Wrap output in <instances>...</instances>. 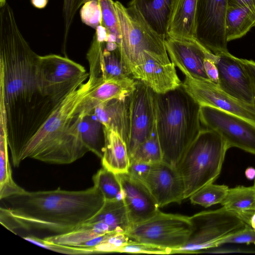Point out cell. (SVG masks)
Listing matches in <instances>:
<instances>
[{
	"label": "cell",
	"instance_id": "f1b7e54d",
	"mask_svg": "<svg viewBox=\"0 0 255 255\" xmlns=\"http://www.w3.org/2000/svg\"><path fill=\"white\" fill-rule=\"evenodd\" d=\"M101 11L100 26L106 30L109 41L120 43V33L115 1L99 0Z\"/></svg>",
	"mask_w": 255,
	"mask_h": 255
},
{
	"label": "cell",
	"instance_id": "d4e9b609",
	"mask_svg": "<svg viewBox=\"0 0 255 255\" xmlns=\"http://www.w3.org/2000/svg\"><path fill=\"white\" fill-rule=\"evenodd\" d=\"M255 27V14L236 6L228 5L225 20V31L228 42L241 38Z\"/></svg>",
	"mask_w": 255,
	"mask_h": 255
},
{
	"label": "cell",
	"instance_id": "5bb4252c",
	"mask_svg": "<svg viewBox=\"0 0 255 255\" xmlns=\"http://www.w3.org/2000/svg\"><path fill=\"white\" fill-rule=\"evenodd\" d=\"M165 44L170 60L190 78L210 81L204 68L206 58H215L212 53L195 38L166 36Z\"/></svg>",
	"mask_w": 255,
	"mask_h": 255
},
{
	"label": "cell",
	"instance_id": "9c48e42d",
	"mask_svg": "<svg viewBox=\"0 0 255 255\" xmlns=\"http://www.w3.org/2000/svg\"><path fill=\"white\" fill-rule=\"evenodd\" d=\"M192 229L189 217L158 211L148 219L129 227L126 234L130 239L171 251L182 247Z\"/></svg>",
	"mask_w": 255,
	"mask_h": 255
},
{
	"label": "cell",
	"instance_id": "f35d334b",
	"mask_svg": "<svg viewBox=\"0 0 255 255\" xmlns=\"http://www.w3.org/2000/svg\"><path fill=\"white\" fill-rule=\"evenodd\" d=\"M215 59L216 57L215 58H206L204 60V68L209 80L218 85L219 73L215 62Z\"/></svg>",
	"mask_w": 255,
	"mask_h": 255
},
{
	"label": "cell",
	"instance_id": "7402d4cb",
	"mask_svg": "<svg viewBox=\"0 0 255 255\" xmlns=\"http://www.w3.org/2000/svg\"><path fill=\"white\" fill-rule=\"evenodd\" d=\"M173 0H132L134 7L159 35L166 38L167 28Z\"/></svg>",
	"mask_w": 255,
	"mask_h": 255
},
{
	"label": "cell",
	"instance_id": "ffe728a7",
	"mask_svg": "<svg viewBox=\"0 0 255 255\" xmlns=\"http://www.w3.org/2000/svg\"><path fill=\"white\" fill-rule=\"evenodd\" d=\"M197 0H173L167 36L195 38Z\"/></svg>",
	"mask_w": 255,
	"mask_h": 255
},
{
	"label": "cell",
	"instance_id": "4fadbf2b",
	"mask_svg": "<svg viewBox=\"0 0 255 255\" xmlns=\"http://www.w3.org/2000/svg\"><path fill=\"white\" fill-rule=\"evenodd\" d=\"M181 86L201 106L215 108L255 124L254 106L231 96L211 81L185 77Z\"/></svg>",
	"mask_w": 255,
	"mask_h": 255
},
{
	"label": "cell",
	"instance_id": "7c38bea8",
	"mask_svg": "<svg viewBox=\"0 0 255 255\" xmlns=\"http://www.w3.org/2000/svg\"><path fill=\"white\" fill-rule=\"evenodd\" d=\"M228 0H197L196 38L215 55L228 52L225 20Z\"/></svg>",
	"mask_w": 255,
	"mask_h": 255
},
{
	"label": "cell",
	"instance_id": "52a82bcc",
	"mask_svg": "<svg viewBox=\"0 0 255 255\" xmlns=\"http://www.w3.org/2000/svg\"><path fill=\"white\" fill-rule=\"evenodd\" d=\"M89 75L82 65L60 55H39L36 61L39 91L55 106L84 83Z\"/></svg>",
	"mask_w": 255,
	"mask_h": 255
},
{
	"label": "cell",
	"instance_id": "6da1fadb",
	"mask_svg": "<svg viewBox=\"0 0 255 255\" xmlns=\"http://www.w3.org/2000/svg\"><path fill=\"white\" fill-rule=\"evenodd\" d=\"M0 8V119L12 160L17 163L28 142L57 107L39 91V55L21 34L12 9L7 3Z\"/></svg>",
	"mask_w": 255,
	"mask_h": 255
},
{
	"label": "cell",
	"instance_id": "60d3db41",
	"mask_svg": "<svg viewBox=\"0 0 255 255\" xmlns=\"http://www.w3.org/2000/svg\"><path fill=\"white\" fill-rule=\"evenodd\" d=\"M228 5L240 7L255 14V0H228Z\"/></svg>",
	"mask_w": 255,
	"mask_h": 255
},
{
	"label": "cell",
	"instance_id": "ab89813d",
	"mask_svg": "<svg viewBox=\"0 0 255 255\" xmlns=\"http://www.w3.org/2000/svg\"><path fill=\"white\" fill-rule=\"evenodd\" d=\"M241 61L245 68L252 83L254 106L255 107V62L252 60L245 59H241Z\"/></svg>",
	"mask_w": 255,
	"mask_h": 255
},
{
	"label": "cell",
	"instance_id": "8d00e7d4",
	"mask_svg": "<svg viewBox=\"0 0 255 255\" xmlns=\"http://www.w3.org/2000/svg\"><path fill=\"white\" fill-rule=\"evenodd\" d=\"M226 244H254L255 245V230L247 225L244 228L222 239L218 246Z\"/></svg>",
	"mask_w": 255,
	"mask_h": 255
},
{
	"label": "cell",
	"instance_id": "cb8c5ba5",
	"mask_svg": "<svg viewBox=\"0 0 255 255\" xmlns=\"http://www.w3.org/2000/svg\"><path fill=\"white\" fill-rule=\"evenodd\" d=\"M76 122L78 134L85 145L101 159L105 147L104 126L93 113L84 117L77 114Z\"/></svg>",
	"mask_w": 255,
	"mask_h": 255
},
{
	"label": "cell",
	"instance_id": "7bdbcfd3",
	"mask_svg": "<svg viewBox=\"0 0 255 255\" xmlns=\"http://www.w3.org/2000/svg\"><path fill=\"white\" fill-rule=\"evenodd\" d=\"M245 175L249 180H253L255 178V169L252 167H249L246 169Z\"/></svg>",
	"mask_w": 255,
	"mask_h": 255
},
{
	"label": "cell",
	"instance_id": "d590c367",
	"mask_svg": "<svg viewBox=\"0 0 255 255\" xmlns=\"http://www.w3.org/2000/svg\"><path fill=\"white\" fill-rule=\"evenodd\" d=\"M81 17L83 22L95 29L100 26L101 11L99 0H90L83 4Z\"/></svg>",
	"mask_w": 255,
	"mask_h": 255
},
{
	"label": "cell",
	"instance_id": "f546056e",
	"mask_svg": "<svg viewBox=\"0 0 255 255\" xmlns=\"http://www.w3.org/2000/svg\"><path fill=\"white\" fill-rule=\"evenodd\" d=\"M225 185L213 183L203 187L189 197L191 203L207 208L213 205L221 204L229 190Z\"/></svg>",
	"mask_w": 255,
	"mask_h": 255
},
{
	"label": "cell",
	"instance_id": "d6a6232c",
	"mask_svg": "<svg viewBox=\"0 0 255 255\" xmlns=\"http://www.w3.org/2000/svg\"><path fill=\"white\" fill-rule=\"evenodd\" d=\"M129 240L126 233L112 232L104 235L100 243L93 249L96 254L119 253Z\"/></svg>",
	"mask_w": 255,
	"mask_h": 255
},
{
	"label": "cell",
	"instance_id": "b9f144b4",
	"mask_svg": "<svg viewBox=\"0 0 255 255\" xmlns=\"http://www.w3.org/2000/svg\"><path fill=\"white\" fill-rule=\"evenodd\" d=\"M48 0H31L32 5L37 8H43L47 5Z\"/></svg>",
	"mask_w": 255,
	"mask_h": 255
},
{
	"label": "cell",
	"instance_id": "8992f818",
	"mask_svg": "<svg viewBox=\"0 0 255 255\" xmlns=\"http://www.w3.org/2000/svg\"><path fill=\"white\" fill-rule=\"evenodd\" d=\"M118 19L120 40L119 49L121 61L126 73L132 77L138 68L144 52L168 57L165 38L147 23L134 7H125L115 1Z\"/></svg>",
	"mask_w": 255,
	"mask_h": 255
},
{
	"label": "cell",
	"instance_id": "f6af8a7d",
	"mask_svg": "<svg viewBox=\"0 0 255 255\" xmlns=\"http://www.w3.org/2000/svg\"><path fill=\"white\" fill-rule=\"evenodd\" d=\"M254 186H255V183H254Z\"/></svg>",
	"mask_w": 255,
	"mask_h": 255
},
{
	"label": "cell",
	"instance_id": "e0dca14e",
	"mask_svg": "<svg viewBox=\"0 0 255 255\" xmlns=\"http://www.w3.org/2000/svg\"><path fill=\"white\" fill-rule=\"evenodd\" d=\"M219 87L231 96L254 106L252 85L241 59L228 51L216 55Z\"/></svg>",
	"mask_w": 255,
	"mask_h": 255
},
{
	"label": "cell",
	"instance_id": "836d02e7",
	"mask_svg": "<svg viewBox=\"0 0 255 255\" xmlns=\"http://www.w3.org/2000/svg\"><path fill=\"white\" fill-rule=\"evenodd\" d=\"M171 252L170 250L167 249L133 241L131 239L126 245L121 248L119 251V253L159 255L171 254Z\"/></svg>",
	"mask_w": 255,
	"mask_h": 255
},
{
	"label": "cell",
	"instance_id": "277c9868",
	"mask_svg": "<svg viewBox=\"0 0 255 255\" xmlns=\"http://www.w3.org/2000/svg\"><path fill=\"white\" fill-rule=\"evenodd\" d=\"M155 133L162 161L176 167L201 130V106L183 88L154 94Z\"/></svg>",
	"mask_w": 255,
	"mask_h": 255
},
{
	"label": "cell",
	"instance_id": "ac0fdd59",
	"mask_svg": "<svg viewBox=\"0 0 255 255\" xmlns=\"http://www.w3.org/2000/svg\"><path fill=\"white\" fill-rule=\"evenodd\" d=\"M117 174L122 186L130 227L148 219L159 211L155 199L143 182L128 172Z\"/></svg>",
	"mask_w": 255,
	"mask_h": 255
},
{
	"label": "cell",
	"instance_id": "d6986e66",
	"mask_svg": "<svg viewBox=\"0 0 255 255\" xmlns=\"http://www.w3.org/2000/svg\"><path fill=\"white\" fill-rule=\"evenodd\" d=\"M92 82L91 90L76 109V113L80 116L92 113L98 106L107 101L127 98L135 89L137 80L127 77L101 79Z\"/></svg>",
	"mask_w": 255,
	"mask_h": 255
},
{
	"label": "cell",
	"instance_id": "4316f807",
	"mask_svg": "<svg viewBox=\"0 0 255 255\" xmlns=\"http://www.w3.org/2000/svg\"><path fill=\"white\" fill-rule=\"evenodd\" d=\"M227 210L239 214L255 210V187L238 186L229 189L221 203Z\"/></svg>",
	"mask_w": 255,
	"mask_h": 255
},
{
	"label": "cell",
	"instance_id": "ee69618b",
	"mask_svg": "<svg viewBox=\"0 0 255 255\" xmlns=\"http://www.w3.org/2000/svg\"><path fill=\"white\" fill-rule=\"evenodd\" d=\"M6 3V0H0V7L4 5Z\"/></svg>",
	"mask_w": 255,
	"mask_h": 255
},
{
	"label": "cell",
	"instance_id": "4dcf8cb0",
	"mask_svg": "<svg viewBox=\"0 0 255 255\" xmlns=\"http://www.w3.org/2000/svg\"><path fill=\"white\" fill-rule=\"evenodd\" d=\"M163 160V154L158 139L155 133L142 142L130 158L132 161H140L150 164Z\"/></svg>",
	"mask_w": 255,
	"mask_h": 255
},
{
	"label": "cell",
	"instance_id": "74e56055",
	"mask_svg": "<svg viewBox=\"0 0 255 255\" xmlns=\"http://www.w3.org/2000/svg\"><path fill=\"white\" fill-rule=\"evenodd\" d=\"M152 164L140 161L130 162L128 173L137 180L144 182Z\"/></svg>",
	"mask_w": 255,
	"mask_h": 255
},
{
	"label": "cell",
	"instance_id": "603a6c76",
	"mask_svg": "<svg viewBox=\"0 0 255 255\" xmlns=\"http://www.w3.org/2000/svg\"><path fill=\"white\" fill-rule=\"evenodd\" d=\"M105 151L101 158L103 167L116 174L128 172L130 159L126 142L115 130L104 127Z\"/></svg>",
	"mask_w": 255,
	"mask_h": 255
},
{
	"label": "cell",
	"instance_id": "ba28073f",
	"mask_svg": "<svg viewBox=\"0 0 255 255\" xmlns=\"http://www.w3.org/2000/svg\"><path fill=\"white\" fill-rule=\"evenodd\" d=\"M192 229L186 243L173 254H198L218 246L223 238L244 228L247 224L236 213L224 207L202 211L189 217Z\"/></svg>",
	"mask_w": 255,
	"mask_h": 255
},
{
	"label": "cell",
	"instance_id": "1f68e13d",
	"mask_svg": "<svg viewBox=\"0 0 255 255\" xmlns=\"http://www.w3.org/2000/svg\"><path fill=\"white\" fill-rule=\"evenodd\" d=\"M25 240L41 248L68 255H90L96 254L93 248L74 247L54 244L33 236L23 237Z\"/></svg>",
	"mask_w": 255,
	"mask_h": 255
},
{
	"label": "cell",
	"instance_id": "83f0119b",
	"mask_svg": "<svg viewBox=\"0 0 255 255\" xmlns=\"http://www.w3.org/2000/svg\"><path fill=\"white\" fill-rule=\"evenodd\" d=\"M92 179L93 186L100 191L105 201L123 199L122 186L117 174L103 167Z\"/></svg>",
	"mask_w": 255,
	"mask_h": 255
},
{
	"label": "cell",
	"instance_id": "8fae6325",
	"mask_svg": "<svg viewBox=\"0 0 255 255\" xmlns=\"http://www.w3.org/2000/svg\"><path fill=\"white\" fill-rule=\"evenodd\" d=\"M201 124L219 133L228 147L239 148L255 154V124L215 108L202 106Z\"/></svg>",
	"mask_w": 255,
	"mask_h": 255
},
{
	"label": "cell",
	"instance_id": "30bf717a",
	"mask_svg": "<svg viewBox=\"0 0 255 255\" xmlns=\"http://www.w3.org/2000/svg\"><path fill=\"white\" fill-rule=\"evenodd\" d=\"M155 93L137 80L128 99V132L127 145L129 159L138 146L155 131Z\"/></svg>",
	"mask_w": 255,
	"mask_h": 255
},
{
	"label": "cell",
	"instance_id": "9a60e30c",
	"mask_svg": "<svg viewBox=\"0 0 255 255\" xmlns=\"http://www.w3.org/2000/svg\"><path fill=\"white\" fill-rule=\"evenodd\" d=\"M175 66L169 57L144 52L132 78L141 81L156 94H163L181 86Z\"/></svg>",
	"mask_w": 255,
	"mask_h": 255
},
{
	"label": "cell",
	"instance_id": "44dd1931",
	"mask_svg": "<svg viewBox=\"0 0 255 255\" xmlns=\"http://www.w3.org/2000/svg\"><path fill=\"white\" fill-rule=\"evenodd\" d=\"M128 99H115L98 106L93 113L104 127L118 132L127 144L128 132Z\"/></svg>",
	"mask_w": 255,
	"mask_h": 255
},
{
	"label": "cell",
	"instance_id": "484cf974",
	"mask_svg": "<svg viewBox=\"0 0 255 255\" xmlns=\"http://www.w3.org/2000/svg\"><path fill=\"white\" fill-rule=\"evenodd\" d=\"M6 129L0 127V199L22 193L24 189L13 180L8 160Z\"/></svg>",
	"mask_w": 255,
	"mask_h": 255
},
{
	"label": "cell",
	"instance_id": "5b68a950",
	"mask_svg": "<svg viewBox=\"0 0 255 255\" xmlns=\"http://www.w3.org/2000/svg\"><path fill=\"white\" fill-rule=\"evenodd\" d=\"M228 149L225 140L217 131L201 129L176 167L184 184L185 199L216 180Z\"/></svg>",
	"mask_w": 255,
	"mask_h": 255
},
{
	"label": "cell",
	"instance_id": "e575fe53",
	"mask_svg": "<svg viewBox=\"0 0 255 255\" xmlns=\"http://www.w3.org/2000/svg\"><path fill=\"white\" fill-rule=\"evenodd\" d=\"M90 0H63L64 44L67 40L69 32L79 8Z\"/></svg>",
	"mask_w": 255,
	"mask_h": 255
},
{
	"label": "cell",
	"instance_id": "3957f363",
	"mask_svg": "<svg viewBox=\"0 0 255 255\" xmlns=\"http://www.w3.org/2000/svg\"><path fill=\"white\" fill-rule=\"evenodd\" d=\"M92 82L88 79L82 83L59 105L25 146L21 161L31 158L51 164H69L89 151L70 127L78 106L92 88Z\"/></svg>",
	"mask_w": 255,
	"mask_h": 255
},
{
	"label": "cell",
	"instance_id": "7a4b0ae2",
	"mask_svg": "<svg viewBox=\"0 0 255 255\" xmlns=\"http://www.w3.org/2000/svg\"><path fill=\"white\" fill-rule=\"evenodd\" d=\"M2 200L8 208H0V223L11 232L34 229L55 235L73 231L96 215L105 203L94 186L81 191L24 190Z\"/></svg>",
	"mask_w": 255,
	"mask_h": 255
},
{
	"label": "cell",
	"instance_id": "2e32d148",
	"mask_svg": "<svg viewBox=\"0 0 255 255\" xmlns=\"http://www.w3.org/2000/svg\"><path fill=\"white\" fill-rule=\"evenodd\" d=\"M143 183L159 208L185 199L184 184L176 167L163 161L151 165Z\"/></svg>",
	"mask_w": 255,
	"mask_h": 255
}]
</instances>
